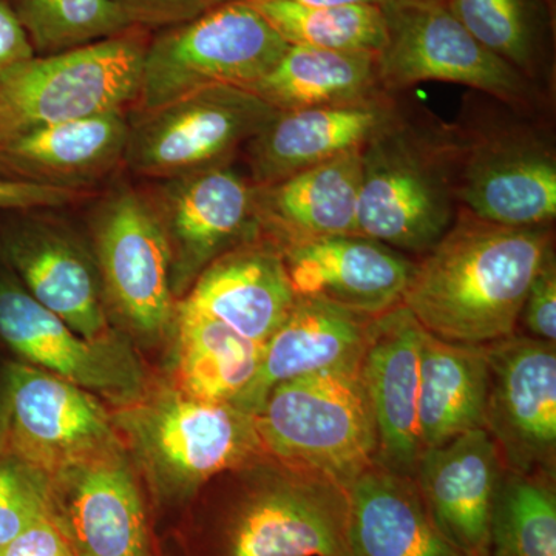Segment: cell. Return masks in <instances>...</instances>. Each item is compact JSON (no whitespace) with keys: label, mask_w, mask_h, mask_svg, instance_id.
Segmentation results:
<instances>
[{"label":"cell","mask_w":556,"mask_h":556,"mask_svg":"<svg viewBox=\"0 0 556 556\" xmlns=\"http://www.w3.org/2000/svg\"><path fill=\"white\" fill-rule=\"evenodd\" d=\"M554 251L552 226L496 225L459 207L437 247L416 260L402 305L434 338L489 345L518 331L527 291Z\"/></svg>","instance_id":"obj_1"},{"label":"cell","mask_w":556,"mask_h":556,"mask_svg":"<svg viewBox=\"0 0 556 556\" xmlns=\"http://www.w3.org/2000/svg\"><path fill=\"white\" fill-rule=\"evenodd\" d=\"M402 94L394 115L361 150L357 229L420 258L445 236L459 208L456 137L452 123Z\"/></svg>","instance_id":"obj_2"},{"label":"cell","mask_w":556,"mask_h":556,"mask_svg":"<svg viewBox=\"0 0 556 556\" xmlns=\"http://www.w3.org/2000/svg\"><path fill=\"white\" fill-rule=\"evenodd\" d=\"M222 477L207 556H350L345 486L269 455Z\"/></svg>","instance_id":"obj_3"},{"label":"cell","mask_w":556,"mask_h":556,"mask_svg":"<svg viewBox=\"0 0 556 556\" xmlns=\"http://www.w3.org/2000/svg\"><path fill=\"white\" fill-rule=\"evenodd\" d=\"M452 124L459 207L496 225H554L556 142L551 115L468 91Z\"/></svg>","instance_id":"obj_4"},{"label":"cell","mask_w":556,"mask_h":556,"mask_svg":"<svg viewBox=\"0 0 556 556\" xmlns=\"http://www.w3.org/2000/svg\"><path fill=\"white\" fill-rule=\"evenodd\" d=\"M153 31L134 27L0 72V144L43 127L104 113H129Z\"/></svg>","instance_id":"obj_5"},{"label":"cell","mask_w":556,"mask_h":556,"mask_svg":"<svg viewBox=\"0 0 556 556\" xmlns=\"http://www.w3.org/2000/svg\"><path fill=\"white\" fill-rule=\"evenodd\" d=\"M254 422L266 455L345 489L376 464L378 437L361 365L278 383Z\"/></svg>","instance_id":"obj_6"},{"label":"cell","mask_w":556,"mask_h":556,"mask_svg":"<svg viewBox=\"0 0 556 556\" xmlns=\"http://www.w3.org/2000/svg\"><path fill=\"white\" fill-rule=\"evenodd\" d=\"M288 47L248 0H230L195 20L153 31L130 112H149L211 87L249 90Z\"/></svg>","instance_id":"obj_7"},{"label":"cell","mask_w":556,"mask_h":556,"mask_svg":"<svg viewBox=\"0 0 556 556\" xmlns=\"http://www.w3.org/2000/svg\"><path fill=\"white\" fill-rule=\"evenodd\" d=\"M119 426L160 495L188 500L219 475L266 455L254 416L182 391L127 409Z\"/></svg>","instance_id":"obj_8"},{"label":"cell","mask_w":556,"mask_h":556,"mask_svg":"<svg viewBox=\"0 0 556 556\" xmlns=\"http://www.w3.org/2000/svg\"><path fill=\"white\" fill-rule=\"evenodd\" d=\"M387 40L378 53L382 90L401 94L420 83L457 84L538 115L552 101L507 62L500 60L453 16L444 3H383Z\"/></svg>","instance_id":"obj_9"},{"label":"cell","mask_w":556,"mask_h":556,"mask_svg":"<svg viewBox=\"0 0 556 556\" xmlns=\"http://www.w3.org/2000/svg\"><path fill=\"white\" fill-rule=\"evenodd\" d=\"M277 113L251 90L226 86L129 112L124 172L155 181L225 166Z\"/></svg>","instance_id":"obj_10"},{"label":"cell","mask_w":556,"mask_h":556,"mask_svg":"<svg viewBox=\"0 0 556 556\" xmlns=\"http://www.w3.org/2000/svg\"><path fill=\"white\" fill-rule=\"evenodd\" d=\"M89 229L105 309L159 338L174 325L178 302L169 249L138 186L112 179L89 207Z\"/></svg>","instance_id":"obj_11"},{"label":"cell","mask_w":556,"mask_h":556,"mask_svg":"<svg viewBox=\"0 0 556 556\" xmlns=\"http://www.w3.org/2000/svg\"><path fill=\"white\" fill-rule=\"evenodd\" d=\"M138 188L169 249L170 283L179 300L219 255L260 237L255 186L232 163Z\"/></svg>","instance_id":"obj_12"},{"label":"cell","mask_w":556,"mask_h":556,"mask_svg":"<svg viewBox=\"0 0 556 556\" xmlns=\"http://www.w3.org/2000/svg\"><path fill=\"white\" fill-rule=\"evenodd\" d=\"M56 208L0 212V262L36 302L90 342H109L108 309L93 252Z\"/></svg>","instance_id":"obj_13"},{"label":"cell","mask_w":556,"mask_h":556,"mask_svg":"<svg viewBox=\"0 0 556 556\" xmlns=\"http://www.w3.org/2000/svg\"><path fill=\"white\" fill-rule=\"evenodd\" d=\"M484 428L507 470L555 477L556 346L515 332L485 345Z\"/></svg>","instance_id":"obj_14"},{"label":"cell","mask_w":556,"mask_h":556,"mask_svg":"<svg viewBox=\"0 0 556 556\" xmlns=\"http://www.w3.org/2000/svg\"><path fill=\"white\" fill-rule=\"evenodd\" d=\"M2 371L11 455L50 475L118 445L109 413L90 391L24 362Z\"/></svg>","instance_id":"obj_15"},{"label":"cell","mask_w":556,"mask_h":556,"mask_svg":"<svg viewBox=\"0 0 556 556\" xmlns=\"http://www.w3.org/2000/svg\"><path fill=\"white\" fill-rule=\"evenodd\" d=\"M47 514L76 556H146L144 506L118 445L50 473Z\"/></svg>","instance_id":"obj_16"},{"label":"cell","mask_w":556,"mask_h":556,"mask_svg":"<svg viewBox=\"0 0 556 556\" xmlns=\"http://www.w3.org/2000/svg\"><path fill=\"white\" fill-rule=\"evenodd\" d=\"M0 340L28 365L93 394L130 401L141 390L137 358L115 339L90 342L43 308L0 262Z\"/></svg>","instance_id":"obj_17"},{"label":"cell","mask_w":556,"mask_h":556,"mask_svg":"<svg viewBox=\"0 0 556 556\" xmlns=\"http://www.w3.org/2000/svg\"><path fill=\"white\" fill-rule=\"evenodd\" d=\"M426 329L404 305L375 317L361 375L376 437V463L415 478L422 455L419 434L420 351Z\"/></svg>","instance_id":"obj_18"},{"label":"cell","mask_w":556,"mask_h":556,"mask_svg":"<svg viewBox=\"0 0 556 556\" xmlns=\"http://www.w3.org/2000/svg\"><path fill=\"white\" fill-rule=\"evenodd\" d=\"M401 94L380 91L364 100L278 112L243 148L249 179L273 185L362 150L394 115Z\"/></svg>","instance_id":"obj_19"},{"label":"cell","mask_w":556,"mask_h":556,"mask_svg":"<svg viewBox=\"0 0 556 556\" xmlns=\"http://www.w3.org/2000/svg\"><path fill=\"white\" fill-rule=\"evenodd\" d=\"M295 294L367 316L401 305L416 260L378 240L350 233L281 248Z\"/></svg>","instance_id":"obj_20"},{"label":"cell","mask_w":556,"mask_h":556,"mask_svg":"<svg viewBox=\"0 0 556 556\" xmlns=\"http://www.w3.org/2000/svg\"><path fill=\"white\" fill-rule=\"evenodd\" d=\"M503 457L485 428L467 431L424 450L415 481L428 514L450 543L468 556H482Z\"/></svg>","instance_id":"obj_21"},{"label":"cell","mask_w":556,"mask_h":556,"mask_svg":"<svg viewBox=\"0 0 556 556\" xmlns=\"http://www.w3.org/2000/svg\"><path fill=\"white\" fill-rule=\"evenodd\" d=\"M127 139L121 112L43 127L0 144V177L94 195L124 170Z\"/></svg>","instance_id":"obj_22"},{"label":"cell","mask_w":556,"mask_h":556,"mask_svg":"<svg viewBox=\"0 0 556 556\" xmlns=\"http://www.w3.org/2000/svg\"><path fill=\"white\" fill-rule=\"evenodd\" d=\"M375 317L298 295L265 343L257 375L232 405L254 416L269 391L287 380L362 364Z\"/></svg>","instance_id":"obj_23"},{"label":"cell","mask_w":556,"mask_h":556,"mask_svg":"<svg viewBox=\"0 0 556 556\" xmlns=\"http://www.w3.org/2000/svg\"><path fill=\"white\" fill-rule=\"evenodd\" d=\"M295 299L280 249L260 236L214 260L179 302L263 345Z\"/></svg>","instance_id":"obj_24"},{"label":"cell","mask_w":556,"mask_h":556,"mask_svg":"<svg viewBox=\"0 0 556 556\" xmlns=\"http://www.w3.org/2000/svg\"><path fill=\"white\" fill-rule=\"evenodd\" d=\"M255 186V185H254ZM361 150L268 186H255L260 236L278 249L358 233Z\"/></svg>","instance_id":"obj_25"},{"label":"cell","mask_w":556,"mask_h":556,"mask_svg":"<svg viewBox=\"0 0 556 556\" xmlns=\"http://www.w3.org/2000/svg\"><path fill=\"white\" fill-rule=\"evenodd\" d=\"M348 555L468 556L428 514L415 478L372 464L348 486Z\"/></svg>","instance_id":"obj_26"},{"label":"cell","mask_w":556,"mask_h":556,"mask_svg":"<svg viewBox=\"0 0 556 556\" xmlns=\"http://www.w3.org/2000/svg\"><path fill=\"white\" fill-rule=\"evenodd\" d=\"M486 391L485 346L445 342L426 331L419 386L422 452L484 428Z\"/></svg>","instance_id":"obj_27"},{"label":"cell","mask_w":556,"mask_h":556,"mask_svg":"<svg viewBox=\"0 0 556 556\" xmlns=\"http://www.w3.org/2000/svg\"><path fill=\"white\" fill-rule=\"evenodd\" d=\"M277 112L364 100L380 93L378 53L289 46L249 89Z\"/></svg>","instance_id":"obj_28"},{"label":"cell","mask_w":556,"mask_h":556,"mask_svg":"<svg viewBox=\"0 0 556 556\" xmlns=\"http://www.w3.org/2000/svg\"><path fill=\"white\" fill-rule=\"evenodd\" d=\"M444 5L486 50L554 98L551 0H445Z\"/></svg>","instance_id":"obj_29"},{"label":"cell","mask_w":556,"mask_h":556,"mask_svg":"<svg viewBox=\"0 0 556 556\" xmlns=\"http://www.w3.org/2000/svg\"><path fill=\"white\" fill-rule=\"evenodd\" d=\"M179 391L208 402L232 404L257 375L263 345L178 300Z\"/></svg>","instance_id":"obj_30"},{"label":"cell","mask_w":556,"mask_h":556,"mask_svg":"<svg viewBox=\"0 0 556 556\" xmlns=\"http://www.w3.org/2000/svg\"><path fill=\"white\" fill-rule=\"evenodd\" d=\"M482 556H556L555 477L504 470Z\"/></svg>","instance_id":"obj_31"},{"label":"cell","mask_w":556,"mask_h":556,"mask_svg":"<svg viewBox=\"0 0 556 556\" xmlns=\"http://www.w3.org/2000/svg\"><path fill=\"white\" fill-rule=\"evenodd\" d=\"M288 46L372 51L386 46L382 5L318 7L292 0H248Z\"/></svg>","instance_id":"obj_32"},{"label":"cell","mask_w":556,"mask_h":556,"mask_svg":"<svg viewBox=\"0 0 556 556\" xmlns=\"http://www.w3.org/2000/svg\"><path fill=\"white\" fill-rule=\"evenodd\" d=\"M38 56L61 53L134 28L112 0H5Z\"/></svg>","instance_id":"obj_33"},{"label":"cell","mask_w":556,"mask_h":556,"mask_svg":"<svg viewBox=\"0 0 556 556\" xmlns=\"http://www.w3.org/2000/svg\"><path fill=\"white\" fill-rule=\"evenodd\" d=\"M49 508V475L20 457L0 460V551L38 522Z\"/></svg>","instance_id":"obj_34"},{"label":"cell","mask_w":556,"mask_h":556,"mask_svg":"<svg viewBox=\"0 0 556 556\" xmlns=\"http://www.w3.org/2000/svg\"><path fill=\"white\" fill-rule=\"evenodd\" d=\"M530 338L556 342V257L555 251L543 263L519 314L518 329Z\"/></svg>","instance_id":"obj_35"},{"label":"cell","mask_w":556,"mask_h":556,"mask_svg":"<svg viewBox=\"0 0 556 556\" xmlns=\"http://www.w3.org/2000/svg\"><path fill=\"white\" fill-rule=\"evenodd\" d=\"M135 27L150 31L185 24L230 0H112Z\"/></svg>","instance_id":"obj_36"},{"label":"cell","mask_w":556,"mask_h":556,"mask_svg":"<svg viewBox=\"0 0 556 556\" xmlns=\"http://www.w3.org/2000/svg\"><path fill=\"white\" fill-rule=\"evenodd\" d=\"M93 195L47 188L33 182L0 177V212L31 211V208H65L89 201Z\"/></svg>","instance_id":"obj_37"},{"label":"cell","mask_w":556,"mask_h":556,"mask_svg":"<svg viewBox=\"0 0 556 556\" xmlns=\"http://www.w3.org/2000/svg\"><path fill=\"white\" fill-rule=\"evenodd\" d=\"M0 556H76L61 530L49 517L28 527L0 551Z\"/></svg>","instance_id":"obj_38"},{"label":"cell","mask_w":556,"mask_h":556,"mask_svg":"<svg viewBox=\"0 0 556 556\" xmlns=\"http://www.w3.org/2000/svg\"><path fill=\"white\" fill-rule=\"evenodd\" d=\"M27 36L5 0H0V72L14 62L33 56Z\"/></svg>","instance_id":"obj_39"},{"label":"cell","mask_w":556,"mask_h":556,"mask_svg":"<svg viewBox=\"0 0 556 556\" xmlns=\"http://www.w3.org/2000/svg\"><path fill=\"white\" fill-rule=\"evenodd\" d=\"M10 399L5 376L0 371V460L9 455Z\"/></svg>","instance_id":"obj_40"},{"label":"cell","mask_w":556,"mask_h":556,"mask_svg":"<svg viewBox=\"0 0 556 556\" xmlns=\"http://www.w3.org/2000/svg\"><path fill=\"white\" fill-rule=\"evenodd\" d=\"M305 5L334 7V5H383L390 0H292Z\"/></svg>","instance_id":"obj_41"},{"label":"cell","mask_w":556,"mask_h":556,"mask_svg":"<svg viewBox=\"0 0 556 556\" xmlns=\"http://www.w3.org/2000/svg\"><path fill=\"white\" fill-rule=\"evenodd\" d=\"M404 2H413V3H444L445 0H404Z\"/></svg>","instance_id":"obj_42"}]
</instances>
